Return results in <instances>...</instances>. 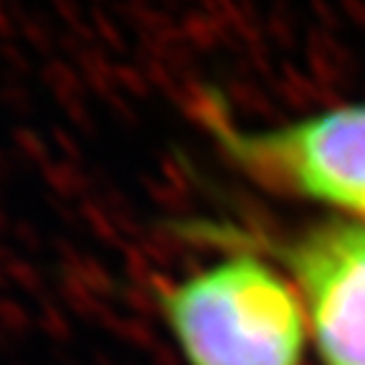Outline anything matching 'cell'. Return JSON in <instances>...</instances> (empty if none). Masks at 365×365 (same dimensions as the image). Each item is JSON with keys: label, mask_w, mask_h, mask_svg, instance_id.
I'll use <instances>...</instances> for the list:
<instances>
[{"label": "cell", "mask_w": 365, "mask_h": 365, "mask_svg": "<svg viewBox=\"0 0 365 365\" xmlns=\"http://www.w3.org/2000/svg\"><path fill=\"white\" fill-rule=\"evenodd\" d=\"M188 365H302L307 314L289 279L257 249L155 287Z\"/></svg>", "instance_id": "cell-1"}, {"label": "cell", "mask_w": 365, "mask_h": 365, "mask_svg": "<svg viewBox=\"0 0 365 365\" xmlns=\"http://www.w3.org/2000/svg\"><path fill=\"white\" fill-rule=\"evenodd\" d=\"M205 122L228 160L259 185L365 223V102L264 132L234 127L221 107L205 109Z\"/></svg>", "instance_id": "cell-2"}, {"label": "cell", "mask_w": 365, "mask_h": 365, "mask_svg": "<svg viewBox=\"0 0 365 365\" xmlns=\"http://www.w3.org/2000/svg\"><path fill=\"white\" fill-rule=\"evenodd\" d=\"M289 274L319 365H365V223L332 216L284 239H249Z\"/></svg>", "instance_id": "cell-3"}]
</instances>
